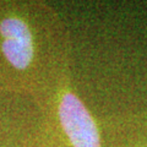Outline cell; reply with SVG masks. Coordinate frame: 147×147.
<instances>
[{
  "instance_id": "1",
  "label": "cell",
  "mask_w": 147,
  "mask_h": 147,
  "mask_svg": "<svg viewBox=\"0 0 147 147\" xmlns=\"http://www.w3.org/2000/svg\"><path fill=\"white\" fill-rule=\"evenodd\" d=\"M72 60L70 28L42 0H0V92L36 99Z\"/></svg>"
},
{
  "instance_id": "2",
  "label": "cell",
  "mask_w": 147,
  "mask_h": 147,
  "mask_svg": "<svg viewBox=\"0 0 147 147\" xmlns=\"http://www.w3.org/2000/svg\"><path fill=\"white\" fill-rule=\"evenodd\" d=\"M39 123L22 147H104L100 123L80 97L74 82L72 60L34 99Z\"/></svg>"
}]
</instances>
